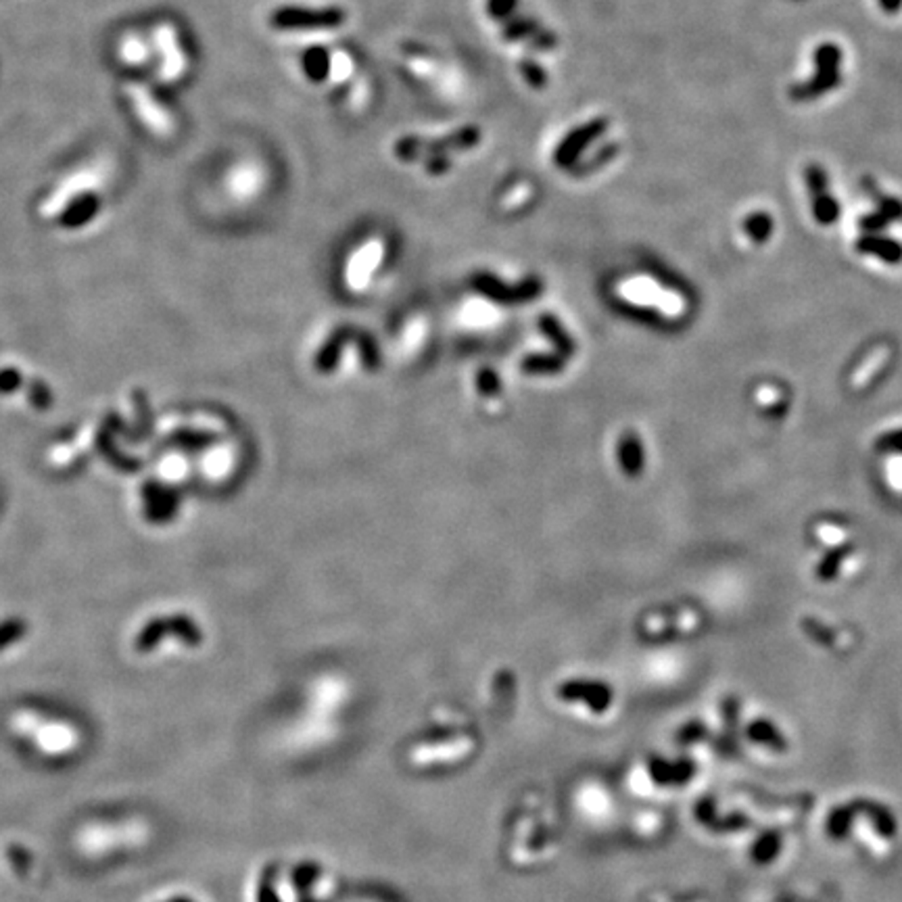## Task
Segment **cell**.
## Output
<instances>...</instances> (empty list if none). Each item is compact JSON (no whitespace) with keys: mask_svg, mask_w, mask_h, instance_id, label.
<instances>
[{"mask_svg":"<svg viewBox=\"0 0 902 902\" xmlns=\"http://www.w3.org/2000/svg\"><path fill=\"white\" fill-rule=\"evenodd\" d=\"M621 462L623 469L631 477L640 474L643 469V447L635 434H627L621 443Z\"/></svg>","mask_w":902,"mask_h":902,"instance_id":"10","label":"cell"},{"mask_svg":"<svg viewBox=\"0 0 902 902\" xmlns=\"http://www.w3.org/2000/svg\"><path fill=\"white\" fill-rule=\"evenodd\" d=\"M815 76L798 90L796 98H813L838 87L842 69V50L835 44H823L815 52Z\"/></svg>","mask_w":902,"mask_h":902,"instance_id":"2","label":"cell"},{"mask_svg":"<svg viewBox=\"0 0 902 902\" xmlns=\"http://www.w3.org/2000/svg\"><path fill=\"white\" fill-rule=\"evenodd\" d=\"M351 69H353L351 59H349L345 52H334L331 59V74L334 80H345V77L351 74Z\"/></svg>","mask_w":902,"mask_h":902,"instance_id":"15","label":"cell"},{"mask_svg":"<svg viewBox=\"0 0 902 902\" xmlns=\"http://www.w3.org/2000/svg\"><path fill=\"white\" fill-rule=\"evenodd\" d=\"M496 19L504 23V32L508 38L537 46V49L542 50H550L556 46V38L551 36L548 30H543L537 22H533V19L510 17V15H496Z\"/></svg>","mask_w":902,"mask_h":902,"instance_id":"5","label":"cell"},{"mask_svg":"<svg viewBox=\"0 0 902 902\" xmlns=\"http://www.w3.org/2000/svg\"><path fill=\"white\" fill-rule=\"evenodd\" d=\"M878 451L881 453H894V456H902V429H894L881 434L878 439Z\"/></svg>","mask_w":902,"mask_h":902,"instance_id":"14","label":"cell"},{"mask_svg":"<svg viewBox=\"0 0 902 902\" xmlns=\"http://www.w3.org/2000/svg\"><path fill=\"white\" fill-rule=\"evenodd\" d=\"M566 697H585L594 710H604L610 702V694L606 688H600L597 683H585V686H570L564 688Z\"/></svg>","mask_w":902,"mask_h":902,"instance_id":"12","label":"cell"},{"mask_svg":"<svg viewBox=\"0 0 902 902\" xmlns=\"http://www.w3.org/2000/svg\"><path fill=\"white\" fill-rule=\"evenodd\" d=\"M604 130H606V120H594V122L585 123V126L579 128L577 132H572V134L566 138V141L560 144V149H558L556 159H558L560 166H569V163L575 161L577 155L581 153V150L588 147V144L594 141L597 134H602Z\"/></svg>","mask_w":902,"mask_h":902,"instance_id":"7","label":"cell"},{"mask_svg":"<svg viewBox=\"0 0 902 902\" xmlns=\"http://www.w3.org/2000/svg\"><path fill=\"white\" fill-rule=\"evenodd\" d=\"M848 551H851L848 545H840V548H832L829 551H825V556H823L819 560V564H816V577L825 583L834 581V579L840 575V569L842 564H844V560L848 558Z\"/></svg>","mask_w":902,"mask_h":902,"instance_id":"11","label":"cell"},{"mask_svg":"<svg viewBox=\"0 0 902 902\" xmlns=\"http://www.w3.org/2000/svg\"><path fill=\"white\" fill-rule=\"evenodd\" d=\"M900 3H902V0H879V5H881V6H884V9H886V11H890V13H894V11H898V6H900Z\"/></svg>","mask_w":902,"mask_h":902,"instance_id":"20","label":"cell"},{"mask_svg":"<svg viewBox=\"0 0 902 902\" xmlns=\"http://www.w3.org/2000/svg\"><path fill=\"white\" fill-rule=\"evenodd\" d=\"M166 633H178L182 637L184 642H188V643H199V631H196L193 624H190L188 621H174V623H153V624H149L147 629L142 631V635L138 637V642H136V648L138 650H150V648H155L157 642L161 640L163 635Z\"/></svg>","mask_w":902,"mask_h":902,"instance_id":"6","label":"cell"},{"mask_svg":"<svg viewBox=\"0 0 902 902\" xmlns=\"http://www.w3.org/2000/svg\"><path fill=\"white\" fill-rule=\"evenodd\" d=\"M808 188H811L813 196V215L815 220L821 223V226H829V223L838 222L840 215V205L838 201L829 195V184L827 176L823 172L821 166H811L808 168Z\"/></svg>","mask_w":902,"mask_h":902,"instance_id":"4","label":"cell"},{"mask_svg":"<svg viewBox=\"0 0 902 902\" xmlns=\"http://www.w3.org/2000/svg\"><path fill=\"white\" fill-rule=\"evenodd\" d=\"M380 258H383V245H380V242H370V245H366L351 261L349 280H351L353 285L364 282L366 276L372 272L374 266L380 261Z\"/></svg>","mask_w":902,"mask_h":902,"instance_id":"9","label":"cell"},{"mask_svg":"<svg viewBox=\"0 0 902 902\" xmlns=\"http://www.w3.org/2000/svg\"><path fill=\"white\" fill-rule=\"evenodd\" d=\"M22 633H23V629L19 623H9V624H5V627H0V650L6 648V645L13 643L15 640H19Z\"/></svg>","mask_w":902,"mask_h":902,"instance_id":"16","label":"cell"},{"mask_svg":"<svg viewBox=\"0 0 902 902\" xmlns=\"http://www.w3.org/2000/svg\"><path fill=\"white\" fill-rule=\"evenodd\" d=\"M743 230H746V234H748L750 241L759 242V245H762V242H767L769 239H771V234H773V220H771V215H767V214H752V215H748L746 222H743Z\"/></svg>","mask_w":902,"mask_h":902,"instance_id":"13","label":"cell"},{"mask_svg":"<svg viewBox=\"0 0 902 902\" xmlns=\"http://www.w3.org/2000/svg\"><path fill=\"white\" fill-rule=\"evenodd\" d=\"M9 857H11V861H13V862H15V867H17L19 871H22V873L25 871V869L30 867V861H32V857H30V852H28V851H23L22 846H17V848L13 846V848H11V852H9Z\"/></svg>","mask_w":902,"mask_h":902,"instance_id":"17","label":"cell"},{"mask_svg":"<svg viewBox=\"0 0 902 902\" xmlns=\"http://www.w3.org/2000/svg\"><path fill=\"white\" fill-rule=\"evenodd\" d=\"M523 74L526 76V80L531 82V87H537V88H542L543 87V74L539 69L533 68V65L529 63H523Z\"/></svg>","mask_w":902,"mask_h":902,"instance_id":"19","label":"cell"},{"mask_svg":"<svg viewBox=\"0 0 902 902\" xmlns=\"http://www.w3.org/2000/svg\"><path fill=\"white\" fill-rule=\"evenodd\" d=\"M274 25L278 28H334L345 22V13L341 9H280L274 15Z\"/></svg>","mask_w":902,"mask_h":902,"instance_id":"3","label":"cell"},{"mask_svg":"<svg viewBox=\"0 0 902 902\" xmlns=\"http://www.w3.org/2000/svg\"><path fill=\"white\" fill-rule=\"evenodd\" d=\"M168 902H195V900H190V898H187V897H176V898L168 900Z\"/></svg>","mask_w":902,"mask_h":902,"instance_id":"21","label":"cell"},{"mask_svg":"<svg viewBox=\"0 0 902 902\" xmlns=\"http://www.w3.org/2000/svg\"><path fill=\"white\" fill-rule=\"evenodd\" d=\"M857 249L862 255H871V258L892 263V266L902 261V245L894 239H888V236L862 234L857 241Z\"/></svg>","mask_w":902,"mask_h":902,"instance_id":"8","label":"cell"},{"mask_svg":"<svg viewBox=\"0 0 902 902\" xmlns=\"http://www.w3.org/2000/svg\"><path fill=\"white\" fill-rule=\"evenodd\" d=\"M478 142L477 128H462L451 132L450 136L443 138H420V136H405L395 144V153L404 161H416L420 157L429 155H443L450 150H466Z\"/></svg>","mask_w":902,"mask_h":902,"instance_id":"1","label":"cell"},{"mask_svg":"<svg viewBox=\"0 0 902 902\" xmlns=\"http://www.w3.org/2000/svg\"><path fill=\"white\" fill-rule=\"evenodd\" d=\"M260 902H278L272 888V875H263L261 884H260Z\"/></svg>","mask_w":902,"mask_h":902,"instance_id":"18","label":"cell"}]
</instances>
